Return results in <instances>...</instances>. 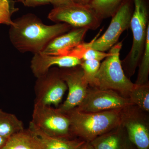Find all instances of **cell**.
Returning <instances> with one entry per match:
<instances>
[{
  "mask_svg": "<svg viewBox=\"0 0 149 149\" xmlns=\"http://www.w3.org/2000/svg\"><path fill=\"white\" fill-rule=\"evenodd\" d=\"M72 27L65 23L47 25L35 15L29 13L13 21L9 34L11 42L17 50L35 54L42 52L51 41Z\"/></svg>",
  "mask_w": 149,
  "mask_h": 149,
  "instance_id": "1",
  "label": "cell"
},
{
  "mask_svg": "<svg viewBox=\"0 0 149 149\" xmlns=\"http://www.w3.org/2000/svg\"><path fill=\"white\" fill-rule=\"evenodd\" d=\"M120 110L84 113L74 108L65 113L72 136L91 142L120 124Z\"/></svg>",
  "mask_w": 149,
  "mask_h": 149,
  "instance_id": "2",
  "label": "cell"
},
{
  "mask_svg": "<svg viewBox=\"0 0 149 149\" xmlns=\"http://www.w3.org/2000/svg\"><path fill=\"white\" fill-rule=\"evenodd\" d=\"M122 47V42H119L110 49L109 55L101 63L96 74L95 87L112 90L128 98L135 83L126 76L123 69L120 59Z\"/></svg>",
  "mask_w": 149,
  "mask_h": 149,
  "instance_id": "3",
  "label": "cell"
},
{
  "mask_svg": "<svg viewBox=\"0 0 149 149\" xmlns=\"http://www.w3.org/2000/svg\"><path fill=\"white\" fill-rule=\"evenodd\" d=\"M134 9L130 26L133 42L130 52L121 61L123 71L130 79L136 72L145 49L148 27V11L145 0H133Z\"/></svg>",
  "mask_w": 149,
  "mask_h": 149,
  "instance_id": "4",
  "label": "cell"
},
{
  "mask_svg": "<svg viewBox=\"0 0 149 149\" xmlns=\"http://www.w3.org/2000/svg\"><path fill=\"white\" fill-rule=\"evenodd\" d=\"M30 122L49 136L66 139L73 137L70 132L69 117L58 108L34 104Z\"/></svg>",
  "mask_w": 149,
  "mask_h": 149,
  "instance_id": "5",
  "label": "cell"
},
{
  "mask_svg": "<svg viewBox=\"0 0 149 149\" xmlns=\"http://www.w3.org/2000/svg\"><path fill=\"white\" fill-rule=\"evenodd\" d=\"M48 17L57 23H66L74 28L91 30L97 29L102 20L88 5L75 2L54 7Z\"/></svg>",
  "mask_w": 149,
  "mask_h": 149,
  "instance_id": "6",
  "label": "cell"
},
{
  "mask_svg": "<svg viewBox=\"0 0 149 149\" xmlns=\"http://www.w3.org/2000/svg\"><path fill=\"white\" fill-rule=\"evenodd\" d=\"M120 124L137 149H149V113L134 104L120 110Z\"/></svg>",
  "mask_w": 149,
  "mask_h": 149,
  "instance_id": "7",
  "label": "cell"
},
{
  "mask_svg": "<svg viewBox=\"0 0 149 149\" xmlns=\"http://www.w3.org/2000/svg\"><path fill=\"white\" fill-rule=\"evenodd\" d=\"M133 7L130 0H125L118 8L105 32L98 38L100 33L91 41L90 47L105 52L109 50L117 43L123 32L130 26L133 14Z\"/></svg>",
  "mask_w": 149,
  "mask_h": 149,
  "instance_id": "8",
  "label": "cell"
},
{
  "mask_svg": "<svg viewBox=\"0 0 149 149\" xmlns=\"http://www.w3.org/2000/svg\"><path fill=\"white\" fill-rule=\"evenodd\" d=\"M35 103L58 107L67 89L60 69L52 68L46 74L37 78L35 85Z\"/></svg>",
  "mask_w": 149,
  "mask_h": 149,
  "instance_id": "9",
  "label": "cell"
},
{
  "mask_svg": "<svg viewBox=\"0 0 149 149\" xmlns=\"http://www.w3.org/2000/svg\"><path fill=\"white\" fill-rule=\"evenodd\" d=\"M130 104H133L129 99L116 91L89 86L85 98L75 108L82 112L95 113L122 109Z\"/></svg>",
  "mask_w": 149,
  "mask_h": 149,
  "instance_id": "10",
  "label": "cell"
},
{
  "mask_svg": "<svg viewBox=\"0 0 149 149\" xmlns=\"http://www.w3.org/2000/svg\"><path fill=\"white\" fill-rule=\"evenodd\" d=\"M62 78L66 83L68 95L64 103L60 105L59 109L66 112L78 107L87 95L89 84L80 65L60 69Z\"/></svg>",
  "mask_w": 149,
  "mask_h": 149,
  "instance_id": "11",
  "label": "cell"
},
{
  "mask_svg": "<svg viewBox=\"0 0 149 149\" xmlns=\"http://www.w3.org/2000/svg\"><path fill=\"white\" fill-rule=\"evenodd\" d=\"M82 61L69 56L52 55L39 53L34 54L31 60L30 68L36 78L46 74L53 66L61 68H70L79 66Z\"/></svg>",
  "mask_w": 149,
  "mask_h": 149,
  "instance_id": "12",
  "label": "cell"
},
{
  "mask_svg": "<svg viewBox=\"0 0 149 149\" xmlns=\"http://www.w3.org/2000/svg\"><path fill=\"white\" fill-rule=\"evenodd\" d=\"M88 30L85 28L70 29L51 41L41 53L52 55H67L70 51L83 42Z\"/></svg>",
  "mask_w": 149,
  "mask_h": 149,
  "instance_id": "13",
  "label": "cell"
},
{
  "mask_svg": "<svg viewBox=\"0 0 149 149\" xmlns=\"http://www.w3.org/2000/svg\"><path fill=\"white\" fill-rule=\"evenodd\" d=\"M90 143L94 149H137L120 124Z\"/></svg>",
  "mask_w": 149,
  "mask_h": 149,
  "instance_id": "14",
  "label": "cell"
},
{
  "mask_svg": "<svg viewBox=\"0 0 149 149\" xmlns=\"http://www.w3.org/2000/svg\"><path fill=\"white\" fill-rule=\"evenodd\" d=\"M28 128L37 139L42 149H79L86 142L81 139H62L49 136L31 122Z\"/></svg>",
  "mask_w": 149,
  "mask_h": 149,
  "instance_id": "15",
  "label": "cell"
},
{
  "mask_svg": "<svg viewBox=\"0 0 149 149\" xmlns=\"http://www.w3.org/2000/svg\"><path fill=\"white\" fill-rule=\"evenodd\" d=\"M1 149H42L39 142L28 128L14 134Z\"/></svg>",
  "mask_w": 149,
  "mask_h": 149,
  "instance_id": "16",
  "label": "cell"
},
{
  "mask_svg": "<svg viewBox=\"0 0 149 149\" xmlns=\"http://www.w3.org/2000/svg\"><path fill=\"white\" fill-rule=\"evenodd\" d=\"M24 129L23 122L15 115L0 109V136L9 138Z\"/></svg>",
  "mask_w": 149,
  "mask_h": 149,
  "instance_id": "17",
  "label": "cell"
},
{
  "mask_svg": "<svg viewBox=\"0 0 149 149\" xmlns=\"http://www.w3.org/2000/svg\"><path fill=\"white\" fill-rule=\"evenodd\" d=\"M125 0H92L88 5L102 20L112 17Z\"/></svg>",
  "mask_w": 149,
  "mask_h": 149,
  "instance_id": "18",
  "label": "cell"
},
{
  "mask_svg": "<svg viewBox=\"0 0 149 149\" xmlns=\"http://www.w3.org/2000/svg\"><path fill=\"white\" fill-rule=\"evenodd\" d=\"M128 98L133 104L149 113V83L141 85L135 84L129 93Z\"/></svg>",
  "mask_w": 149,
  "mask_h": 149,
  "instance_id": "19",
  "label": "cell"
},
{
  "mask_svg": "<svg viewBox=\"0 0 149 149\" xmlns=\"http://www.w3.org/2000/svg\"><path fill=\"white\" fill-rule=\"evenodd\" d=\"M138 77L135 85H141L149 83V27H148L146 45L143 56L139 64Z\"/></svg>",
  "mask_w": 149,
  "mask_h": 149,
  "instance_id": "20",
  "label": "cell"
},
{
  "mask_svg": "<svg viewBox=\"0 0 149 149\" xmlns=\"http://www.w3.org/2000/svg\"><path fill=\"white\" fill-rule=\"evenodd\" d=\"M100 64V61L96 60L83 61L80 64V66L83 69L84 76L90 87H95L96 75Z\"/></svg>",
  "mask_w": 149,
  "mask_h": 149,
  "instance_id": "21",
  "label": "cell"
},
{
  "mask_svg": "<svg viewBox=\"0 0 149 149\" xmlns=\"http://www.w3.org/2000/svg\"><path fill=\"white\" fill-rule=\"evenodd\" d=\"M1 24L10 26L13 24L8 0H0V24Z\"/></svg>",
  "mask_w": 149,
  "mask_h": 149,
  "instance_id": "22",
  "label": "cell"
},
{
  "mask_svg": "<svg viewBox=\"0 0 149 149\" xmlns=\"http://www.w3.org/2000/svg\"><path fill=\"white\" fill-rule=\"evenodd\" d=\"M110 55V53H105L97 50L94 49L89 47L84 52L81 57V60L83 61L88 60H96L101 61Z\"/></svg>",
  "mask_w": 149,
  "mask_h": 149,
  "instance_id": "23",
  "label": "cell"
},
{
  "mask_svg": "<svg viewBox=\"0 0 149 149\" xmlns=\"http://www.w3.org/2000/svg\"><path fill=\"white\" fill-rule=\"evenodd\" d=\"M27 7H35L44 5L52 4L53 0H18Z\"/></svg>",
  "mask_w": 149,
  "mask_h": 149,
  "instance_id": "24",
  "label": "cell"
},
{
  "mask_svg": "<svg viewBox=\"0 0 149 149\" xmlns=\"http://www.w3.org/2000/svg\"><path fill=\"white\" fill-rule=\"evenodd\" d=\"M74 2L73 0H53L52 4L54 7L58 6L67 4Z\"/></svg>",
  "mask_w": 149,
  "mask_h": 149,
  "instance_id": "25",
  "label": "cell"
},
{
  "mask_svg": "<svg viewBox=\"0 0 149 149\" xmlns=\"http://www.w3.org/2000/svg\"><path fill=\"white\" fill-rule=\"evenodd\" d=\"M79 149H94L90 142H86Z\"/></svg>",
  "mask_w": 149,
  "mask_h": 149,
  "instance_id": "26",
  "label": "cell"
},
{
  "mask_svg": "<svg viewBox=\"0 0 149 149\" xmlns=\"http://www.w3.org/2000/svg\"><path fill=\"white\" fill-rule=\"evenodd\" d=\"M8 139V138H4L0 136V149L2 148Z\"/></svg>",
  "mask_w": 149,
  "mask_h": 149,
  "instance_id": "27",
  "label": "cell"
},
{
  "mask_svg": "<svg viewBox=\"0 0 149 149\" xmlns=\"http://www.w3.org/2000/svg\"><path fill=\"white\" fill-rule=\"evenodd\" d=\"M92 0H80V3L84 5H88Z\"/></svg>",
  "mask_w": 149,
  "mask_h": 149,
  "instance_id": "28",
  "label": "cell"
},
{
  "mask_svg": "<svg viewBox=\"0 0 149 149\" xmlns=\"http://www.w3.org/2000/svg\"><path fill=\"white\" fill-rule=\"evenodd\" d=\"M73 1H74L75 2L79 3H80V0H73Z\"/></svg>",
  "mask_w": 149,
  "mask_h": 149,
  "instance_id": "29",
  "label": "cell"
}]
</instances>
